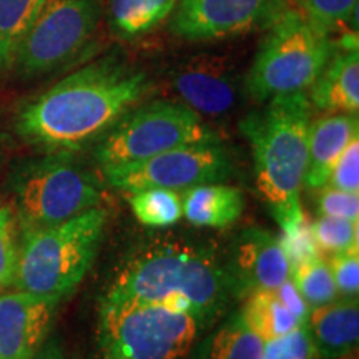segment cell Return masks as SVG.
I'll return each mask as SVG.
<instances>
[{
  "instance_id": "3",
  "label": "cell",
  "mask_w": 359,
  "mask_h": 359,
  "mask_svg": "<svg viewBox=\"0 0 359 359\" xmlns=\"http://www.w3.org/2000/svg\"><path fill=\"white\" fill-rule=\"evenodd\" d=\"M311 120L313 105L302 92L269 98L266 107L240 122L253 154L257 188L281 228L304 217L299 191L306 177Z\"/></svg>"
},
{
  "instance_id": "26",
  "label": "cell",
  "mask_w": 359,
  "mask_h": 359,
  "mask_svg": "<svg viewBox=\"0 0 359 359\" xmlns=\"http://www.w3.org/2000/svg\"><path fill=\"white\" fill-rule=\"evenodd\" d=\"M311 230L321 253L334 255L359 248L358 219L320 217L311 223Z\"/></svg>"
},
{
  "instance_id": "31",
  "label": "cell",
  "mask_w": 359,
  "mask_h": 359,
  "mask_svg": "<svg viewBox=\"0 0 359 359\" xmlns=\"http://www.w3.org/2000/svg\"><path fill=\"white\" fill-rule=\"evenodd\" d=\"M316 205L320 217L359 219V193H348L325 185L318 190Z\"/></svg>"
},
{
  "instance_id": "28",
  "label": "cell",
  "mask_w": 359,
  "mask_h": 359,
  "mask_svg": "<svg viewBox=\"0 0 359 359\" xmlns=\"http://www.w3.org/2000/svg\"><path fill=\"white\" fill-rule=\"evenodd\" d=\"M281 230L283 235L278 240H280L281 248L285 251L286 258H288L291 269L296 264L321 257V251L318 248L316 240L313 236L311 224L306 222V217L281 228Z\"/></svg>"
},
{
  "instance_id": "1",
  "label": "cell",
  "mask_w": 359,
  "mask_h": 359,
  "mask_svg": "<svg viewBox=\"0 0 359 359\" xmlns=\"http://www.w3.org/2000/svg\"><path fill=\"white\" fill-rule=\"evenodd\" d=\"M150 88L145 72L110 53L27 102L17 114L15 130L45 154H75L100 140Z\"/></svg>"
},
{
  "instance_id": "11",
  "label": "cell",
  "mask_w": 359,
  "mask_h": 359,
  "mask_svg": "<svg viewBox=\"0 0 359 359\" xmlns=\"http://www.w3.org/2000/svg\"><path fill=\"white\" fill-rule=\"evenodd\" d=\"M288 0H178L170 30L190 42H206L266 30L286 11Z\"/></svg>"
},
{
  "instance_id": "30",
  "label": "cell",
  "mask_w": 359,
  "mask_h": 359,
  "mask_svg": "<svg viewBox=\"0 0 359 359\" xmlns=\"http://www.w3.org/2000/svg\"><path fill=\"white\" fill-rule=\"evenodd\" d=\"M331 276L339 298H358L359 293V251L358 248L330 255Z\"/></svg>"
},
{
  "instance_id": "8",
  "label": "cell",
  "mask_w": 359,
  "mask_h": 359,
  "mask_svg": "<svg viewBox=\"0 0 359 359\" xmlns=\"http://www.w3.org/2000/svg\"><path fill=\"white\" fill-rule=\"evenodd\" d=\"M219 142L203 116L182 102L151 100L135 105L97 142L102 173L133 167L151 156L193 143Z\"/></svg>"
},
{
  "instance_id": "34",
  "label": "cell",
  "mask_w": 359,
  "mask_h": 359,
  "mask_svg": "<svg viewBox=\"0 0 359 359\" xmlns=\"http://www.w3.org/2000/svg\"><path fill=\"white\" fill-rule=\"evenodd\" d=\"M30 359H67V356L62 344L55 338H48Z\"/></svg>"
},
{
  "instance_id": "17",
  "label": "cell",
  "mask_w": 359,
  "mask_h": 359,
  "mask_svg": "<svg viewBox=\"0 0 359 359\" xmlns=\"http://www.w3.org/2000/svg\"><path fill=\"white\" fill-rule=\"evenodd\" d=\"M313 109L325 114H358L359 110V53L358 48L334 42L330 60L308 88Z\"/></svg>"
},
{
  "instance_id": "20",
  "label": "cell",
  "mask_w": 359,
  "mask_h": 359,
  "mask_svg": "<svg viewBox=\"0 0 359 359\" xmlns=\"http://www.w3.org/2000/svg\"><path fill=\"white\" fill-rule=\"evenodd\" d=\"M178 0H109L110 30L116 37L133 42L170 19Z\"/></svg>"
},
{
  "instance_id": "7",
  "label": "cell",
  "mask_w": 359,
  "mask_h": 359,
  "mask_svg": "<svg viewBox=\"0 0 359 359\" xmlns=\"http://www.w3.org/2000/svg\"><path fill=\"white\" fill-rule=\"evenodd\" d=\"M8 187L19 235L67 222L102 201L95 177L74 154H45L24 161Z\"/></svg>"
},
{
  "instance_id": "4",
  "label": "cell",
  "mask_w": 359,
  "mask_h": 359,
  "mask_svg": "<svg viewBox=\"0 0 359 359\" xmlns=\"http://www.w3.org/2000/svg\"><path fill=\"white\" fill-rule=\"evenodd\" d=\"M107 212L90 208L67 222L19 235L13 288L62 302L79 288L95 262Z\"/></svg>"
},
{
  "instance_id": "19",
  "label": "cell",
  "mask_w": 359,
  "mask_h": 359,
  "mask_svg": "<svg viewBox=\"0 0 359 359\" xmlns=\"http://www.w3.org/2000/svg\"><path fill=\"white\" fill-rule=\"evenodd\" d=\"M263 346L264 341L236 313L195 344L190 359H263Z\"/></svg>"
},
{
  "instance_id": "10",
  "label": "cell",
  "mask_w": 359,
  "mask_h": 359,
  "mask_svg": "<svg viewBox=\"0 0 359 359\" xmlns=\"http://www.w3.org/2000/svg\"><path fill=\"white\" fill-rule=\"evenodd\" d=\"M233 161L219 142L193 143L151 156L133 167L111 170L103 178L115 190L135 193L145 188L187 191L205 183L226 182Z\"/></svg>"
},
{
  "instance_id": "16",
  "label": "cell",
  "mask_w": 359,
  "mask_h": 359,
  "mask_svg": "<svg viewBox=\"0 0 359 359\" xmlns=\"http://www.w3.org/2000/svg\"><path fill=\"white\" fill-rule=\"evenodd\" d=\"M356 137H359L358 114H325L311 120L304 177L308 190H320L326 185L334 163Z\"/></svg>"
},
{
  "instance_id": "6",
  "label": "cell",
  "mask_w": 359,
  "mask_h": 359,
  "mask_svg": "<svg viewBox=\"0 0 359 359\" xmlns=\"http://www.w3.org/2000/svg\"><path fill=\"white\" fill-rule=\"evenodd\" d=\"M266 30L245 80L248 95L264 103L273 97L306 93L334 50L330 34L294 8Z\"/></svg>"
},
{
  "instance_id": "13",
  "label": "cell",
  "mask_w": 359,
  "mask_h": 359,
  "mask_svg": "<svg viewBox=\"0 0 359 359\" xmlns=\"http://www.w3.org/2000/svg\"><path fill=\"white\" fill-rule=\"evenodd\" d=\"M60 302L13 290L0 293V359H30L50 338Z\"/></svg>"
},
{
  "instance_id": "29",
  "label": "cell",
  "mask_w": 359,
  "mask_h": 359,
  "mask_svg": "<svg viewBox=\"0 0 359 359\" xmlns=\"http://www.w3.org/2000/svg\"><path fill=\"white\" fill-rule=\"evenodd\" d=\"M263 359H318L316 348L306 325L290 333L264 341Z\"/></svg>"
},
{
  "instance_id": "27",
  "label": "cell",
  "mask_w": 359,
  "mask_h": 359,
  "mask_svg": "<svg viewBox=\"0 0 359 359\" xmlns=\"http://www.w3.org/2000/svg\"><path fill=\"white\" fill-rule=\"evenodd\" d=\"M19 258V230L12 206L0 203V290L12 285Z\"/></svg>"
},
{
  "instance_id": "23",
  "label": "cell",
  "mask_w": 359,
  "mask_h": 359,
  "mask_svg": "<svg viewBox=\"0 0 359 359\" xmlns=\"http://www.w3.org/2000/svg\"><path fill=\"white\" fill-rule=\"evenodd\" d=\"M135 218L150 228H167L183 218L182 195L163 188H145L130 193Z\"/></svg>"
},
{
  "instance_id": "33",
  "label": "cell",
  "mask_w": 359,
  "mask_h": 359,
  "mask_svg": "<svg viewBox=\"0 0 359 359\" xmlns=\"http://www.w3.org/2000/svg\"><path fill=\"white\" fill-rule=\"evenodd\" d=\"M275 290H276V293L280 294L283 303H285L286 306L290 308V311L293 313L294 316L303 323V325H306L308 314H309V306L306 304V302L303 299V296L299 294V291L294 286L293 280L288 278V280H286L285 283H281V285Z\"/></svg>"
},
{
  "instance_id": "14",
  "label": "cell",
  "mask_w": 359,
  "mask_h": 359,
  "mask_svg": "<svg viewBox=\"0 0 359 359\" xmlns=\"http://www.w3.org/2000/svg\"><path fill=\"white\" fill-rule=\"evenodd\" d=\"M235 296L258 290H275L291 275L280 240L263 228H246L235 238L224 263Z\"/></svg>"
},
{
  "instance_id": "32",
  "label": "cell",
  "mask_w": 359,
  "mask_h": 359,
  "mask_svg": "<svg viewBox=\"0 0 359 359\" xmlns=\"http://www.w3.org/2000/svg\"><path fill=\"white\" fill-rule=\"evenodd\" d=\"M326 185L348 193H359V137L344 148Z\"/></svg>"
},
{
  "instance_id": "21",
  "label": "cell",
  "mask_w": 359,
  "mask_h": 359,
  "mask_svg": "<svg viewBox=\"0 0 359 359\" xmlns=\"http://www.w3.org/2000/svg\"><path fill=\"white\" fill-rule=\"evenodd\" d=\"M246 325L263 341L278 338L303 323L283 303L276 290H258L246 294L243 309L240 311Z\"/></svg>"
},
{
  "instance_id": "25",
  "label": "cell",
  "mask_w": 359,
  "mask_h": 359,
  "mask_svg": "<svg viewBox=\"0 0 359 359\" xmlns=\"http://www.w3.org/2000/svg\"><path fill=\"white\" fill-rule=\"evenodd\" d=\"M294 4L318 29L330 35L358 19V0H294Z\"/></svg>"
},
{
  "instance_id": "12",
  "label": "cell",
  "mask_w": 359,
  "mask_h": 359,
  "mask_svg": "<svg viewBox=\"0 0 359 359\" xmlns=\"http://www.w3.org/2000/svg\"><path fill=\"white\" fill-rule=\"evenodd\" d=\"M172 85L182 103L210 118L230 114L240 97V80L233 62L213 53L183 60L173 70Z\"/></svg>"
},
{
  "instance_id": "22",
  "label": "cell",
  "mask_w": 359,
  "mask_h": 359,
  "mask_svg": "<svg viewBox=\"0 0 359 359\" xmlns=\"http://www.w3.org/2000/svg\"><path fill=\"white\" fill-rule=\"evenodd\" d=\"M45 0H0V79L13 70L17 52Z\"/></svg>"
},
{
  "instance_id": "9",
  "label": "cell",
  "mask_w": 359,
  "mask_h": 359,
  "mask_svg": "<svg viewBox=\"0 0 359 359\" xmlns=\"http://www.w3.org/2000/svg\"><path fill=\"white\" fill-rule=\"evenodd\" d=\"M102 15L100 0H45L12 72L22 79H37L69 65L95 39Z\"/></svg>"
},
{
  "instance_id": "5",
  "label": "cell",
  "mask_w": 359,
  "mask_h": 359,
  "mask_svg": "<svg viewBox=\"0 0 359 359\" xmlns=\"http://www.w3.org/2000/svg\"><path fill=\"white\" fill-rule=\"evenodd\" d=\"M203 327L165 304L103 296L97 316V359H190Z\"/></svg>"
},
{
  "instance_id": "15",
  "label": "cell",
  "mask_w": 359,
  "mask_h": 359,
  "mask_svg": "<svg viewBox=\"0 0 359 359\" xmlns=\"http://www.w3.org/2000/svg\"><path fill=\"white\" fill-rule=\"evenodd\" d=\"M306 327L318 359H356L359 344L358 298H338L309 309Z\"/></svg>"
},
{
  "instance_id": "24",
  "label": "cell",
  "mask_w": 359,
  "mask_h": 359,
  "mask_svg": "<svg viewBox=\"0 0 359 359\" xmlns=\"http://www.w3.org/2000/svg\"><path fill=\"white\" fill-rule=\"evenodd\" d=\"M290 278L309 309L323 306L339 298L330 266L321 257L296 264L291 269Z\"/></svg>"
},
{
  "instance_id": "18",
  "label": "cell",
  "mask_w": 359,
  "mask_h": 359,
  "mask_svg": "<svg viewBox=\"0 0 359 359\" xmlns=\"http://www.w3.org/2000/svg\"><path fill=\"white\" fill-rule=\"evenodd\" d=\"M183 218L198 228H228L245 210L243 193L224 182L193 187L182 195Z\"/></svg>"
},
{
  "instance_id": "2",
  "label": "cell",
  "mask_w": 359,
  "mask_h": 359,
  "mask_svg": "<svg viewBox=\"0 0 359 359\" xmlns=\"http://www.w3.org/2000/svg\"><path fill=\"white\" fill-rule=\"evenodd\" d=\"M105 296L190 313L205 330L228 306L235 290L226 266L213 250L154 240L120 264Z\"/></svg>"
}]
</instances>
